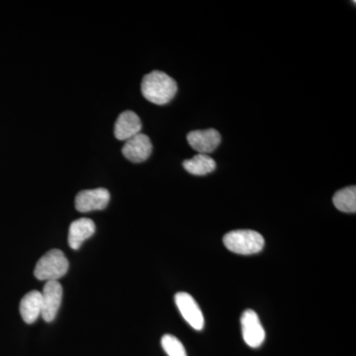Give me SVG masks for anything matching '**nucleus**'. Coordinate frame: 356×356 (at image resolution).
I'll list each match as a JSON object with an SVG mask.
<instances>
[{
	"label": "nucleus",
	"instance_id": "obj_11",
	"mask_svg": "<svg viewBox=\"0 0 356 356\" xmlns=\"http://www.w3.org/2000/svg\"><path fill=\"white\" fill-rule=\"evenodd\" d=\"M95 224L88 218H81L70 224L69 245L72 250H79L83 243L95 233Z\"/></svg>",
	"mask_w": 356,
	"mask_h": 356
},
{
	"label": "nucleus",
	"instance_id": "obj_14",
	"mask_svg": "<svg viewBox=\"0 0 356 356\" xmlns=\"http://www.w3.org/2000/svg\"><path fill=\"white\" fill-rule=\"evenodd\" d=\"M334 207L344 213L356 212V188L348 186L337 192L332 198Z\"/></svg>",
	"mask_w": 356,
	"mask_h": 356
},
{
	"label": "nucleus",
	"instance_id": "obj_4",
	"mask_svg": "<svg viewBox=\"0 0 356 356\" xmlns=\"http://www.w3.org/2000/svg\"><path fill=\"white\" fill-rule=\"evenodd\" d=\"M42 294V318L44 322L51 323L57 317L62 305L63 287L58 281H48L44 284Z\"/></svg>",
	"mask_w": 356,
	"mask_h": 356
},
{
	"label": "nucleus",
	"instance_id": "obj_6",
	"mask_svg": "<svg viewBox=\"0 0 356 356\" xmlns=\"http://www.w3.org/2000/svg\"><path fill=\"white\" fill-rule=\"evenodd\" d=\"M175 304L182 317L196 331L204 327V316L197 302L186 292H179L175 295Z\"/></svg>",
	"mask_w": 356,
	"mask_h": 356
},
{
	"label": "nucleus",
	"instance_id": "obj_13",
	"mask_svg": "<svg viewBox=\"0 0 356 356\" xmlns=\"http://www.w3.org/2000/svg\"><path fill=\"white\" fill-rule=\"evenodd\" d=\"M184 168L191 175L201 177V175H206L214 172L216 168V163L208 154H198L197 156L184 161Z\"/></svg>",
	"mask_w": 356,
	"mask_h": 356
},
{
	"label": "nucleus",
	"instance_id": "obj_1",
	"mask_svg": "<svg viewBox=\"0 0 356 356\" xmlns=\"http://www.w3.org/2000/svg\"><path fill=\"white\" fill-rule=\"evenodd\" d=\"M177 92V81L165 72L154 70L143 79V95L154 104H168L172 102Z\"/></svg>",
	"mask_w": 356,
	"mask_h": 356
},
{
	"label": "nucleus",
	"instance_id": "obj_7",
	"mask_svg": "<svg viewBox=\"0 0 356 356\" xmlns=\"http://www.w3.org/2000/svg\"><path fill=\"white\" fill-rule=\"evenodd\" d=\"M110 201V193L107 189L97 188L79 192L76 197V208L79 212L88 213L91 211L103 210Z\"/></svg>",
	"mask_w": 356,
	"mask_h": 356
},
{
	"label": "nucleus",
	"instance_id": "obj_8",
	"mask_svg": "<svg viewBox=\"0 0 356 356\" xmlns=\"http://www.w3.org/2000/svg\"><path fill=\"white\" fill-rule=\"evenodd\" d=\"M153 152V144L145 134H138L135 137L126 140L122 153L132 163H140L147 161Z\"/></svg>",
	"mask_w": 356,
	"mask_h": 356
},
{
	"label": "nucleus",
	"instance_id": "obj_2",
	"mask_svg": "<svg viewBox=\"0 0 356 356\" xmlns=\"http://www.w3.org/2000/svg\"><path fill=\"white\" fill-rule=\"evenodd\" d=\"M222 242L229 252L243 255L257 254L264 247V236L252 229L229 232L225 235Z\"/></svg>",
	"mask_w": 356,
	"mask_h": 356
},
{
	"label": "nucleus",
	"instance_id": "obj_12",
	"mask_svg": "<svg viewBox=\"0 0 356 356\" xmlns=\"http://www.w3.org/2000/svg\"><path fill=\"white\" fill-rule=\"evenodd\" d=\"M20 314L26 324H34L42 314V294L37 290L26 294L20 302Z\"/></svg>",
	"mask_w": 356,
	"mask_h": 356
},
{
	"label": "nucleus",
	"instance_id": "obj_3",
	"mask_svg": "<svg viewBox=\"0 0 356 356\" xmlns=\"http://www.w3.org/2000/svg\"><path fill=\"white\" fill-rule=\"evenodd\" d=\"M69 261L60 250H51L43 255L35 267V277L41 281H58L69 270Z\"/></svg>",
	"mask_w": 356,
	"mask_h": 356
},
{
	"label": "nucleus",
	"instance_id": "obj_5",
	"mask_svg": "<svg viewBox=\"0 0 356 356\" xmlns=\"http://www.w3.org/2000/svg\"><path fill=\"white\" fill-rule=\"evenodd\" d=\"M243 341L252 348H259L266 339V331L254 310L243 312L241 318Z\"/></svg>",
	"mask_w": 356,
	"mask_h": 356
},
{
	"label": "nucleus",
	"instance_id": "obj_9",
	"mask_svg": "<svg viewBox=\"0 0 356 356\" xmlns=\"http://www.w3.org/2000/svg\"><path fill=\"white\" fill-rule=\"evenodd\" d=\"M187 140L194 151L208 154L214 152L221 143V135L215 129L192 131L187 135Z\"/></svg>",
	"mask_w": 356,
	"mask_h": 356
},
{
	"label": "nucleus",
	"instance_id": "obj_10",
	"mask_svg": "<svg viewBox=\"0 0 356 356\" xmlns=\"http://www.w3.org/2000/svg\"><path fill=\"white\" fill-rule=\"evenodd\" d=\"M142 122L135 112L125 111L119 115L115 123L114 134L119 140H128L140 133Z\"/></svg>",
	"mask_w": 356,
	"mask_h": 356
},
{
	"label": "nucleus",
	"instance_id": "obj_15",
	"mask_svg": "<svg viewBox=\"0 0 356 356\" xmlns=\"http://www.w3.org/2000/svg\"><path fill=\"white\" fill-rule=\"evenodd\" d=\"M161 346L168 356H187L184 344L172 334H165L163 337Z\"/></svg>",
	"mask_w": 356,
	"mask_h": 356
}]
</instances>
